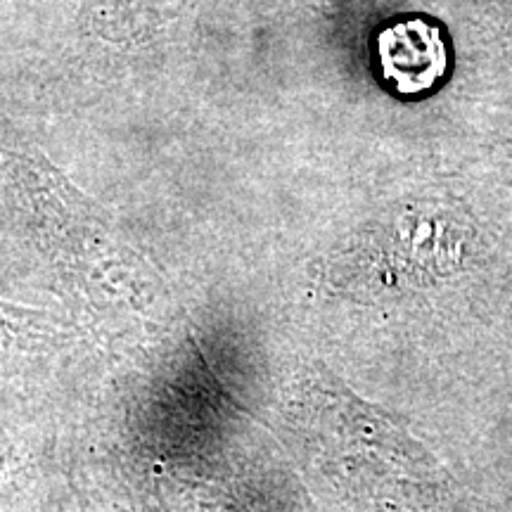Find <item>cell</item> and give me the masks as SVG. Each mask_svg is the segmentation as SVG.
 <instances>
[{"instance_id":"obj_1","label":"cell","mask_w":512,"mask_h":512,"mask_svg":"<svg viewBox=\"0 0 512 512\" xmlns=\"http://www.w3.org/2000/svg\"><path fill=\"white\" fill-rule=\"evenodd\" d=\"M375 67L384 86L399 98H422L444 83L451 48L439 22L422 15L392 19L375 31Z\"/></svg>"},{"instance_id":"obj_2","label":"cell","mask_w":512,"mask_h":512,"mask_svg":"<svg viewBox=\"0 0 512 512\" xmlns=\"http://www.w3.org/2000/svg\"><path fill=\"white\" fill-rule=\"evenodd\" d=\"M55 332L38 311L0 299V373H10L53 344Z\"/></svg>"}]
</instances>
